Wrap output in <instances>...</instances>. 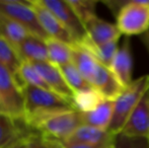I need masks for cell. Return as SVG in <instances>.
<instances>
[{"mask_svg": "<svg viewBox=\"0 0 149 148\" xmlns=\"http://www.w3.org/2000/svg\"><path fill=\"white\" fill-rule=\"evenodd\" d=\"M22 92L24 97V122L33 130L39 123L52 115L75 110L70 101L52 90L26 85Z\"/></svg>", "mask_w": 149, "mask_h": 148, "instance_id": "cell-1", "label": "cell"}, {"mask_svg": "<svg viewBox=\"0 0 149 148\" xmlns=\"http://www.w3.org/2000/svg\"><path fill=\"white\" fill-rule=\"evenodd\" d=\"M46 43L48 48L49 62L58 67L72 63L71 46L52 38L46 40Z\"/></svg>", "mask_w": 149, "mask_h": 148, "instance_id": "cell-21", "label": "cell"}, {"mask_svg": "<svg viewBox=\"0 0 149 148\" xmlns=\"http://www.w3.org/2000/svg\"><path fill=\"white\" fill-rule=\"evenodd\" d=\"M0 101L4 112L15 120H24V97L13 74L0 63Z\"/></svg>", "mask_w": 149, "mask_h": 148, "instance_id": "cell-5", "label": "cell"}, {"mask_svg": "<svg viewBox=\"0 0 149 148\" xmlns=\"http://www.w3.org/2000/svg\"><path fill=\"white\" fill-rule=\"evenodd\" d=\"M115 143V142H114ZM114 143H113L112 145H110V146H108V147H106V148H114Z\"/></svg>", "mask_w": 149, "mask_h": 148, "instance_id": "cell-32", "label": "cell"}, {"mask_svg": "<svg viewBox=\"0 0 149 148\" xmlns=\"http://www.w3.org/2000/svg\"><path fill=\"white\" fill-rule=\"evenodd\" d=\"M142 40H143L144 45H145L146 49H147V52L149 53V31H148L147 33H145V34L143 35V38H142Z\"/></svg>", "mask_w": 149, "mask_h": 148, "instance_id": "cell-30", "label": "cell"}, {"mask_svg": "<svg viewBox=\"0 0 149 148\" xmlns=\"http://www.w3.org/2000/svg\"><path fill=\"white\" fill-rule=\"evenodd\" d=\"M70 5L75 10L83 24L95 14L96 1L92 0H68Z\"/></svg>", "mask_w": 149, "mask_h": 148, "instance_id": "cell-25", "label": "cell"}, {"mask_svg": "<svg viewBox=\"0 0 149 148\" xmlns=\"http://www.w3.org/2000/svg\"><path fill=\"white\" fill-rule=\"evenodd\" d=\"M71 56H72V64L84 77L85 80L91 84L100 63L86 49L78 44L71 46Z\"/></svg>", "mask_w": 149, "mask_h": 148, "instance_id": "cell-16", "label": "cell"}, {"mask_svg": "<svg viewBox=\"0 0 149 148\" xmlns=\"http://www.w3.org/2000/svg\"><path fill=\"white\" fill-rule=\"evenodd\" d=\"M22 62L15 48L0 37V63L13 74L14 78L18 75Z\"/></svg>", "mask_w": 149, "mask_h": 148, "instance_id": "cell-22", "label": "cell"}, {"mask_svg": "<svg viewBox=\"0 0 149 148\" xmlns=\"http://www.w3.org/2000/svg\"><path fill=\"white\" fill-rule=\"evenodd\" d=\"M29 136H30V135H29ZM29 136L24 137V138L16 141V142L8 145V146L5 147V148H28V137Z\"/></svg>", "mask_w": 149, "mask_h": 148, "instance_id": "cell-29", "label": "cell"}, {"mask_svg": "<svg viewBox=\"0 0 149 148\" xmlns=\"http://www.w3.org/2000/svg\"><path fill=\"white\" fill-rule=\"evenodd\" d=\"M31 64L42 75V77L46 81V83L49 85L52 91L58 93L59 95L70 101L73 104L74 92L67 84L66 80H65L63 74L61 73V70L58 66L54 65L49 61L33 62Z\"/></svg>", "mask_w": 149, "mask_h": 148, "instance_id": "cell-10", "label": "cell"}, {"mask_svg": "<svg viewBox=\"0 0 149 148\" xmlns=\"http://www.w3.org/2000/svg\"><path fill=\"white\" fill-rule=\"evenodd\" d=\"M83 125L81 113L77 110L61 112L46 118L35 130L41 134L64 143Z\"/></svg>", "mask_w": 149, "mask_h": 148, "instance_id": "cell-4", "label": "cell"}, {"mask_svg": "<svg viewBox=\"0 0 149 148\" xmlns=\"http://www.w3.org/2000/svg\"><path fill=\"white\" fill-rule=\"evenodd\" d=\"M114 101L104 99L93 111L88 113H81L83 125L91 126L94 128L108 130L113 118Z\"/></svg>", "mask_w": 149, "mask_h": 148, "instance_id": "cell-18", "label": "cell"}, {"mask_svg": "<svg viewBox=\"0 0 149 148\" xmlns=\"http://www.w3.org/2000/svg\"><path fill=\"white\" fill-rule=\"evenodd\" d=\"M29 34L30 33L26 28L7 16L0 14V37L11 44L15 50Z\"/></svg>", "mask_w": 149, "mask_h": 148, "instance_id": "cell-20", "label": "cell"}, {"mask_svg": "<svg viewBox=\"0 0 149 148\" xmlns=\"http://www.w3.org/2000/svg\"><path fill=\"white\" fill-rule=\"evenodd\" d=\"M87 39L96 45L108 44L119 41L121 32L117 24L108 22L96 15L92 16L84 24Z\"/></svg>", "mask_w": 149, "mask_h": 148, "instance_id": "cell-11", "label": "cell"}, {"mask_svg": "<svg viewBox=\"0 0 149 148\" xmlns=\"http://www.w3.org/2000/svg\"><path fill=\"white\" fill-rule=\"evenodd\" d=\"M117 26L122 35L137 36L149 31V0H132L117 14Z\"/></svg>", "mask_w": 149, "mask_h": 148, "instance_id": "cell-3", "label": "cell"}, {"mask_svg": "<svg viewBox=\"0 0 149 148\" xmlns=\"http://www.w3.org/2000/svg\"><path fill=\"white\" fill-rule=\"evenodd\" d=\"M104 101V99L100 95V93L92 88L89 90L75 92L73 97V106L78 112L88 113L93 111Z\"/></svg>", "mask_w": 149, "mask_h": 148, "instance_id": "cell-23", "label": "cell"}, {"mask_svg": "<svg viewBox=\"0 0 149 148\" xmlns=\"http://www.w3.org/2000/svg\"><path fill=\"white\" fill-rule=\"evenodd\" d=\"M114 148H149L146 138H130L122 134L116 136Z\"/></svg>", "mask_w": 149, "mask_h": 148, "instance_id": "cell-27", "label": "cell"}, {"mask_svg": "<svg viewBox=\"0 0 149 148\" xmlns=\"http://www.w3.org/2000/svg\"><path fill=\"white\" fill-rule=\"evenodd\" d=\"M39 1L59 19V22L73 38L75 44L81 43L87 37L84 24L70 5L68 0H39Z\"/></svg>", "mask_w": 149, "mask_h": 148, "instance_id": "cell-7", "label": "cell"}, {"mask_svg": "<svg viewBox=\"0 0 149 148\" xmlns=\"http://www.w3.org/2000/svg\"><path fill=\"white\" fill-rule=\"evenodd\" d=\"M61 70V73L63 74L67 84L69 85L73 92H78V91H84L92 89L93 87L91 86L90 83L85 80V78L80 74V72L77 70V68L73 65L72 63L67 64V65L61 66L59 67Z\"/></svg>", "mask_w": 149, "mask_h": 148, "instance_id": "cell-24", "label": "cell"}, {"mask_svg": "<svg viewBox=\"0 0 149 148\" xmlns=\"http://www.w3.org/2000/svg\"><path fill=\"white\" fill-rule=\"evenodd\" d=\"M28 148H64L63 143L35 131L28 137Z\"/></svg>", "mask_w": 149, "mask_h": 148, "instance_id": "cell-26", "label": "cell"}, {"mask_svg": "<svg viewBox=\"0 0 149 148\" xmlns=\"http://www.w3.org/2000/svg\"><path fill=\"white\" fill-rule=\"evenodd\" d=\"M91 85L104 99L108 101H116L117 97L125 89L112 70L100 63L98 64Z\"/></svg>", "mask_w": 149, "mask_h": 148, "instance_id": "cell-12", "label": "cell"}, {"mask_svg": "<svg viewBox=\"0 0 149 148\" xmlns=\"http://www.w3.org/2000/svg\"><path fill=\"white\" fill-rule=\"evenodd\" d=\"M115 142V141H114ZM113 142V143H114ZM113 143H108V144H86V143H65L64 148H106Z\"/></svg>", "mask_w": 149, "mask_h": 148, "instance_id": "cell-28", "label": "cell"}, {"mask_svg": "<svg viewBox=\"0 0 149 148\" xmlns=\"http://www.w3.org/2000/svg\"><path fill=\"white\" fill-rule=\"evenodd\" d=\"M31 2L35 8L40 24L48 37L63 42L69 46L75 45L74 40L69 32L49 9L42 5L39 0H31Z\"/></svg>", "mask_w": 149, "mask_h": 148, "instance_id": "cell-9", "label": "cell"}, {"mask_svg": "<svg viewBox=\"0 0 149 148\" xmlns=\"http://www.w3.org/2000/svg\"><path fill=\"white\" fill-rule=\"evenodd\" d=\"M0 113H5V112H4L3 107H2V105H1V101H0ZM5 114H6V113H5Z\"/></svg>", "mask_w": 149, "mask_h": 148, "instance_id": "cell-31", "label": "cell"}, {"mask_svg": "<svg viewBox=\"0 0 149 148\" xmlns=\"http://www.w3.org/2000/svg\"><path fill=\"white\" fill-rule=\"evenodd\" d=\"M147 141H148V143H149V134H148V137H147Z\"/></svg>", "mask_w": 149, "mask_h": 148, "instance_id": "cell-33", "label": "cell"}, {"mask_svg": "<svg viewBox=\"0 0 149 148\" xmlns=\"http://www.w3.org/2000/svg\"><path fill=\"white\" fill-rule=\"evenodd\" d=\"M16 52L22 61L31 63L49 61L46 40L33 34L28 35L22 43L16 48Z\"/></svg>", "mask_w": 149, "mask_h": 148, "instance_id": "cell-15", "label": "cell"}, {"mask_svg": "<svg viewBox=\"0 0 149 148\" xmlns=\"http://www.w3.org/2000/svg\"><path fill=\"white\" fill-rule=\"evenodd\" d=\"M110 69L125 88L132 83L133 61L130 51L129 39H125L123 45L118 49Z\"/></svg>", "mask_w": 149, "mask_h": 148, "instance_id": "cell-13", "label": "cell"}, {"mask_svg": "<svg viewBox=\"0 0 149 148\" xmlns=\"http://www.w3.org/2000/svg\"><path fill=\"white\" fill-rule=\"evenodd\" d=\"M121 134L130 138L147 139L149 134V89L132 112Z\"/></svg>", "mask_w": 149, "mask_h": 148, "instance_id": "cell-8", "label": "cell"}, {"mask_svg": "<svg viewBox=\"0 0 149 148\" xmlns=\"http://www.w3.org/2000/svg\"><path fill=\"white\" fill-rule=\"evenodd\" d=\"M78 45L86 49L95 58V60L98 63L102 64L108 68H111L115 55H116L117 51L119 49L118 41L111 42V43L108 44H102V45H96V44L92 43L91 41H89L87 37Z\"/></svg>", "mask_w": 149, "mask_h": 148, "instance_id": "cell-19", "label": "cell"}, {"mask_svg": "<svg viewBox=\"0 0 149 148\" xmlns=\"http://www.w3.org/2000/svg\"><path fill=\"white\" fill-rule=\"evenodd\" d=\"M149 89V75H143L123 90L114 101V112L108 132L114 136L121 134L132 112L138 105L144 93Z\"/></svg>", "mask_w": 149, "mask_h": 148, "instance_id": "cell-2", "label": "cell"}, {"mask_svg": "<svg viewBox=\"0 0 149 148\" xmlns=\"http://www.w3.org/2000/svg\"><path fill=\"white\" fill-rule=\"evenodd\" d=\"M0 14L19 24L26 28L30 34L45 40L49 39L40 24L38 15L31 1L0 0Z\"/></svg>", "mask_w": 149, "mask_h": 148, "instance_id": "cell-6", "label": "cell"}, {"mask_svg": "<svg viewBox=\"0 0 149 148\" xmlns=\"http://www.w3.org/2000/svg\"><path fill=\"white\" fill-rule=\"evenodd\" d=\"M116 136L107 130L94 128L87 125L80 126L65 143H86V144H108L113 143Z\"/></svg>", "mask_w": 149, "mask_h": 148, "instance_id": "cell-17", "label": "cell"}, {"mask_svg": "<svg viewBox=\"0 0 149 148\" xmlns=\"http://www.w3.org/2000/svg\"><path fill=\"white\" fill-rule=\"evenodd\" d=\"M22 120H15L5 113H0V148L7 147L35 132L29 126L22 128Z\"/></svg>", "mask_w": 149, "mask_h": 148, "instance_id": "cell-14", "label": "cell"}]
</instances>
